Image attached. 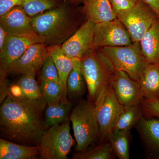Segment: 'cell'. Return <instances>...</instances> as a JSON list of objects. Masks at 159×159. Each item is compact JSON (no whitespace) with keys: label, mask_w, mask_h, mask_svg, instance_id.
Instances as JSON below:
<instances>
[{"label":"cell","mask_w":159,"mask_h":159,"mask_svg":"<svg viewBox=\"0 0 159 159\" xmlns=\"http://www.w3.org/2000/svg\"><path fill=\"white\" fill-rule=\"evenodd\" d=\"M71 101H61L57 103L47 105L44 111V120L48 128L61 124L70 119L72 111Z\"/></svg>","instance_id":"obj_22"},{"label":"cell","mask_w":159,"mask_h":159,"mask_svg":"<svg viewBox=\"0 0 159 159\" xmlns=\"http://www.w3.org/2000/svg\"><path fill=\"white\" fill-rule=\"evenodd\" d=\"M40 87L42 98L47 105L54 104L61 101H69L65 100L62 86L60 83L51 80H42Z\"/></svg>","instance_id":"obj_25"},{"label":"cell","mask_w":159,"mask_h":159,"mask_svg":"<svg viewBox=\"0 0 159 159\" xmlns=\"http://www.w3.org/2000/svg\"><path fill=\"white\" fill-rule=\"evenodd\" d=\"M81 62L88 92V99L95 103L102 89L109 84L113 69L97 50L84 55Z\"/></svg>","instance_id":"obj_5"},{"label":"cell","mask_w":159,"mask_h":159,"mask_svg":"<svg viewBox=\"0 0 159 159\" xmlns=\"http://www.w3.org/2000/svg\"><path fill=\"white\" fill-rule=\"evenodd\" d=\"M158 18L150 7L139 0L132 9L118 19L128 31L133 43H139Z\"/></svg>","instance_id":"obj_9"},{"label":"cell","mask_w":159,"mask_h":159,"mask_svg":"<svg viewBox=\"0 0 159 159\" xmlns=\"http://www.w3.org/2000/svg\"><path fill=\"white\" fill-rule=\"evenodd\" d=\"M8 95L17 99H22L26 98L21 88L16 83L9 85Z\"/></svg>","instance_id":"obj_33"},{"label":"cell","mask_w":159,"mask_h":159,"mask_svg":"<svg viewBox=\"0 0 159 159\" xmlns=\"http://www.w3.org/2000/svg\"><path fill=\"white\" fill-rule=\"evenodd\" d=\"M63 2L61 0H22L20 6L31 18L56 8Z\"/></svg>","instance_id":"obj_26"},{"label":"cell","mask_w":159,"mask_h":159,"mask_svg":"<svg viewBox=\"0 0 159 159\" xmlns=\"http://www.w3.org/2000/svg\"><path fill=\"white\" fill-rule=\"evenodd\" d=\"M83 14L95 24L116 19L109 0H84Z\"/></svg>","instance_id":"obj_16"},{"label":"cell","mask_w":159,"mask_h":159,"mask_svg":"<svg viewBox=\"0 0 159 159\" xmlns=\"http://www.w3.org/2000/svg\"><path fill=\"white\" fill-rule=\"evenodd\" d=\"M139 82L144 99H159V64L147 63Z\"/></svg>","instance_id":"obj_20"},{"label":"cell","mask_w":159,"mask_h":159,"mask_svg":"<svg viewBox=\"0 0 159 159\" xmlns=\"http://www.w3.org/2000/svg\"><path fill=\"white\" fill-rule=\"evenodd\" d=\"M133 43L128 31L118 19L95 25L94 50L104 47L128 46Z\"/></svg>","instance_id":"obj_10"},{"label":"cell","mask_w":159,"mask_h":159,"mask_svg":"<svg viewBox=\"0 0 159 159\" xmlns=\"http://www.w3.org/2000/svg\"><path fill=\"white\" fill-rule=\"evenodd\" d=\"M22 2V0H0V16L16 6H20Z\"/></svg>","instance_id":"obj_32"},{"label":"cell","mask_w":159,"mask_h":159,"mask_svg":"<svg viewBox=\"0 0 159 159\" xmlns=\"http://www.w3.org/2000/svg\"><path fill=\"white\" fill-rule=\"evenodd\" d=\"M139 43L142 54L147 62L159 64V18Z\"/></svg>","instance_id":"obj_19"},{"label":"cell","mask_w":159,"mask_h":159,"mask_svg":"<svg viewBox=\"0 0 159 159\" xmlns=\"http://www.w3.org/2000/svg\"><path fill=\"white\" fill-rule=\"evenodd\" d=\"M130 131H112L109 136L116 156L119 159H129V135Z\"/></svg>","instance_id":"obj_24"},{"label":"cell","mask_w":159,"mask_h":159,"mask_svg":"<svg viewBox=\"0 0 159 159\" xmlns=\"http://www.w3.org/2000/svg\"><path fill=\"white\" fill-rule=\"evenodd\" d=\"M116 157L109 141L98 144L97 147L81 153L74 154V159H113Z\"/></svg>","instance_id":"obj_27"},{"label":"cell","mask_w":159,"mask_h":159,"mask_svg":"<svg viewBox=\"0 0 159 159\" xmlns=\"http://www.w3.org/2000/svg\"><path fill=\"white\" fill-rule=\"evenodd\" d=\"M1 104L2 139L28 146L39 145L41 138L48 129L44 120L47 104L43 99H19L8 95Z\"/></svg>","instance_id":"obj_1"},{"label":"cell","mask_w":159,"mask_h":159,"mask_svg":"<svg viewBox=\"0 0 159 159\" xmlns=\"http://www.w3.org/2000/svg\"><path fill=\"white\" fill-rule=\"evenodd\" d=\"M70 119L49 127L41 138L39 157L42 159H66L74 144L70 134Z\"/></svg>","instance_id":"obj_6"},{"label":"cell","mask_w":159,"mask_h":159,"mask_svg":"<svg viewBox=\"0 0 159 159\" xmlns=\"http://www.w3.org/2000/svg\"><path fill=\"white\" fill-rule=\"evenodd\" d=\"M143 117L140 105L123 107L118 115L113 127L115 131H130Z\"/></svg>","instance_id":"obj_23"},{"label":"cell","mask_w":159,"mask_h":159,"mask_svg":"<svg viewBox=\"0 0 159 159\" xmlns=\"http://www.w3.org/2000/svg\"><path fill=\"white\" fill-rule=\"evenodd\" d=\"M74 68L67 81V97L71 100L79 99L84 95L86 83L81 69V59L74 58Z\"/></svg>","instance_id":"obj_21"},{"label":"cell","mask_w":159,"mask_h":159,"mask_svg":"<svg viewBox=\"0 0 159 159\" xmlns=\"http://www.w3.org/2000/svg\"><path fill=\"white\" fill-rule=\"evenodd\" d=\"M39 77L40 81L51 80L60 83L57 68L49 54L41 68Z\"/></svg>","instance_id":"obj_29"},{"label":"cell","mask_w":159,"mask_h":159,"mask_svg":"<svg viewBox=\"0 0 159 159\" xmlns=\"http://www.w3.org/2000/svg\"><path fill=\"white\" fill-rule=\"evenodd\" d=\"M150 7L159 18V0H140Z\"/></svg>","instance_id":"obj_34"},{"label":"cell","mask_w":159,"mask_h":159,"mask_svg":"<svg viewBox=\"0 0 159 159\" xmlns=\"http://www.w3.org/2000/svg\"><path fill=\"white\" fill-rule=\"evenodd\" d=\"M135 127L148 156L159 159V118L143 117Z\"/></svg>","instance_id":"obj_15"},{"label":"cell","mask_w":159,"mask_h":159,"mask_svg":"<svg viewBox=\"0 0 159 159\" xmlns=\"http://www.w3.org/2000/svg\"><path fill=\"white\" fill-rule=\"evenodd\" d=\"M61 1H66V2L70 3L75 6H78L81 4H83L84 0H61Z\"/></svg>","instance_id":"obj_36"},{"label":"cell","mask_w":159,"mask_h":159,"mask_svg":"<svg viewBox=\"0 0 159 159\" xmlns=\"http://www.w3.org/2000/svg\"><path fill=\"white\" fill-rule=\"evenodd\" d=\"M140 105L143 112V117L159 118V99H144Z\"/></svg>","instance_id":"obj_31"},{"label":"cell","mask_w":159,"mask_h":159,"mask_svg":"<svg viewBox=\"0 0 159 159\" xmlns=\"http://www.w3.org/2000/svg\"><path fill=\"white\" fill-rule=\"evenodd\" d=\"M95 23L89 20L77 29L68 39L61 45L63 52L72 59H81L94 50Z\"/></svg>","instance_id":"obj_12"},{"label":"cell","mask_w":159,"mask_h":159,"mask_svg":"<svg viewBox=\"0 0 159 159\" xmlns=\"http://www.w3.org/2000/svg\"><path fill=\"white\" fill-rule=\"evenodd\" d=\"M0 26L9 35L26 36L36 34L31 26V17L20 6L0 16Z\"/></svg>","instance_id":"obj_14"},{"label":"cell","mask_w":159,"mask_h":159,"mask_svg":"<svg viewBox=\"0 0 159 159\" xmlns=\"http://www.w3.org/2000/svg\"><path fill=\"white\" fill-rule=\"evenodd\" d=\"M38 156V145L28 146L0 139V159H34Z\"/></svg>","instance_id":"obj_18"},{"label":"cell","mask_w":159,"mask_h":159,"mask_svg":"<svg viewBox=\"0 0 159 159\" xmlns=\"http://www.w3.org/2000/svg\"><path fill=\"white\" fill-rule=\"evenodd\" d=\"M49 55L54 61L57 68L60 83L62 86L64 98L68 101L67 94V81L70 73L74 68V59L63 52L61 45L47 46Z\"/></svg>","instance_id":"obj_17"},{"label":"cell","mask_w":159,"mask_h":159,"mask_svg":"<svg viewBox=\"0 0 159 159\" xmlns=\"http://www.w3.org/2000/svg\"><path fill=\"white\" fill-rule=\"evenodd\" d=\"M74 6L63 1L56 8L31 18L32 29L46 46L61 45L82 25Z\"/></svg>","instance_id":"obj_2"},{"label":"cell","mask_w":159,"mask_h":159,"mask_svg":"<svg viewBox=\"0 0 159 159\" xmlns=\"http://www.w3.org/2000/svg\"><path fill=\"white\" fill-rule=\"evenodd\" d=\"M44 43L37 34L26 36L8 35L2 48L0 50V85L6 81L9 70L33 44Z\"/></svg>","instance_id":"obj_8"},{"label":"cell","mask_w":159,"mask_h":159,"mask_svg":"<svg viewBox=\"0 0 159 159\" xmlns=\"http://www.w3.org/2000/svg\"><path fill=\"white\" fill-rule=\"evenodd\" d=\"M98 50L113 70L124 71L133 79L139 81L147 63L140 43L121 47H104Z\"/></svg>","instance_id":"obj_4"},{"label":"cell","mask_w":159,"mask_h":159,"mask_svg":"<svg viewBox=\"0 0 159 159\" xmlns=\"http://www.w3.org/2000/svg\"><path fill=\"white\" fill-rule=\"evenodd\" d=\"M110 85L121 105H140L144 97L139 81L125 72L113 70Z\"/></svg>","instance_id":"obj_11"},{"label":"cell","mask_w":159,"mask_h":159,"mask_svg":"<svg viewBox=\"0 0 159 159\" xmlns=\"http://www.w3.org/2000/svg\"><path fill=\"white\" fill-rule=\"evenodd\" d=\"M70 120L77 143V153L84 152L90 146L99 142V128L95 103L88 99L80 100L72 109Z\"/></svg>","instance_id":"obj_3"},{"label":"cell","mask_w":159,"mask_h":159,"mask_svg":"<svg viewBox=\"0 0 159 159\" xmlns=\"http://www.w3.org/2000/svg\"><path fill=\"white\" fill-rule=\"evenodd\" d=\"M36 74L29 73L22 74L17 83L23 90L26 98L30 99L42 98L41 90L35 76Z\"/></svg>","instance_id":"obj_28"},{"label":"cell","mask_w":159,"mask_h":159,"mask_svg":"<svg viewBox=\"0 0 159 159\" xmlns=\"http://www.w3.org/2000/svg\"><path fill=\"white\" fill-rule=\"evenodd\" d=\"M117 19L135 6L139 0H109Z\"/></svg>","instance_id":"obj_30"},{"label":"cell","mask_w":159,"mask_h":159,"mask_svg":"<svg viewBox=\"0 0 159 159\" xmlns=\"http://www.w3.org/2000/svg\"><path fill=\"white\" fill-rule=\"evenodd\" d=\"M8 35L9 34L5 29L0 26V50L2 48Z\"/></svg>","instance_id":"obj_35"},{"label":"cell","mask_w":159,"mask_h":159,"mask_svg":"<svg viewBox=\"0 0 159 159\" xmlns=\"http://www.w3.org/2000/svg\"><path fill=\"white\" fill-rule=\"evenodd\" d=\"M48 55V47L44 43L33 44L11 67L8 74H36Z\"/></svg>","instance_id":"obj_13"},{"label":"cell","mask_w":159,"mask_h":159,"mask_svg":"<svg viewBox=\"0 0 159 159\" xmlns=\"http://www.w3.org/2000/svg\"><path fill=\"white\" fill-rule=\"evenodd\" d=\"M95 104L99 128V144L108 141L116 119L123 106L119 103L110 84L102 89Z\"/></svg>","instance_id":"obj_7"}]
</instances>
